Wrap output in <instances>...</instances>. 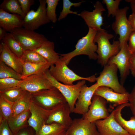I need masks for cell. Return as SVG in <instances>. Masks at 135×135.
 <instances>
[{"label":"cell","mask_w":135,"mask_h":135,"mask_svg":"<svg viewBox=\"0 0 135 135\" xmlns=\"http://www.w3.org/2000/svg\"><path fill=\"white\" fill-rule=\"evenodd\" d=\"M97 31L94 28H88L87 34L78 40L75 49L70 52L60 54V59L67 65L72 58L80 55H87L90 59L97 60L98 46L94 41Z\"/></svg>","instance_id":"6da1fadb"},{"label":"cell","mask_w":135,"mask_h":135,"mask_svg":"<svg viewBox=\"0 0 135 135\" xmlns=\"http://www.w3.org/2000/svg\"><path fill=\"white\" fill-rule=\"evenodd\" d=\"M114 36L102 28L97 31L95 37L94 42L97 44L98 63L102 66L106 65L109 60L117 54L120 50L119 40L114 41L112 44L110 42L109 40Z\"/></svg>","instance_id":"7a4b0ae2"},{"label":"cell","mask_w":135,"mask_h":135,"mask_svg":"<svg viewBox=\"0 0 135 135\" xmlns=\"http://www.w3.org/2000/svg\"><path fill=\"white\" fill-rule=\"evenodd\" d=\"M49 72L52 76L57 81L66 85L73 84L75 81L85 80L90 82L96 81L95 75L87 77L80 76L69 68L67 65L60 59L54 65H51Z\"/></svg>","instance_id":"3957f363"},{"label":"cell","mask_w":135,"mask_h":135,"mask_svg":"<svg viewBox=\"0 0 135 135\" xmlns=\"http://www.w3.org/2000/svg\"><path fill=\"white\" fill-rule=\"evenodd\" d=\"M10 32L18 42L24 52L35 50L48 40L44 35L23 27L15 28Z\"/></svg>","instance_id":"277c9868"},{"label":"cell","mask_w":135,"mask_h":135,"mask_svg":"<svg viewBox=\"0 0 135 135\" xmlns=\"http://www.w3.org/2000/svg\"><path fill=\"white\" fill-rule=\"evenodd\" d=\"M30 94L33 102L47 110H52L61 104L67 102L60 91L54 87Z\"/></svg>","instance_id":"5b68a950"},{"label":"cell","mask_w":135,"mask_h":135,"mask_svg":"<svg viewBox=\"0 0 135 135\" xmlns=\"http://www.w3.org/2000/svg\"><path fill=\"white\" fill-rule=\"evenodd\" d=\"M45 74L52 86L57 88L64 96L72 112H73L80 91L82 86L85 84L86 80H82L75 84L66 85L56 80L50 74L49 70Z\"/></svg>","instance_id":"8992f818"},{"label":"cell","mask_w":135,"mask_h":135,"mask_svg":"<svg viewBox=\"0 0 135 135\" xmlns=\"http://www.w3.org/2000/svg\"><path fill=\"white\" fill-rule=\"evenodd\" d=\"M104 66L100 76L96 78V82L99 86L108 87L119 93L128 92L119 82L117 76L118 69L116 66L114 64H107Z\"/></svg>","instance_id":"52a82bcc"},{"label":"cell","mask_w":135,"mask_h":135,"mask_svg":"<svg viewBox=\"0 0 135 135\" xmlns=\"http://www.w3.org/2000/svg\"><path fill=\"white\" fill-rule=\"evenodd\" d=\"M39 1L40 4L37 10H30L24 18L23 27L24 28L34 30L50 22L46 14V0Z\"/></svg>","instance_id":"ba28073f"},{"label":"cell","mask_w":135,"mask_h":135,"mask_svg":"<svg viewBox=\"0 0 135 135\" xmlns=\"http://www.w3.org/2000/svg\"><path fill=\"white\" fill-rule=\"evenodd\" d=\"M128 9L129 7L128 6L119 9L115 16V21L112 25V29L119 36L120 48L125 42H128L130 35L132 32L126 16Z\"/></svg>","instance_id":"9c48e42d"},{"label":"cell","mask_w":135,"mask_h":135,"mask_svg":"<svg viewBox=\"0 0 135 135\" xmlns=\"http://www.w3.org/2000/svg\"><path fill=\"white\" fill-rule=\"evenodd\" d=\"M131 55L128 42H126L121 47L118 53L109 60L107 64H114L116 66L120 72V84L122 86L129 74L130 60Z\"/></svg>","instance_id":"30bf717a"},{"label":"cell","mask_w":135,"mask_h":135,"mask_svg":"<svg viewBox=\"0 0 135 135\" xmlns=\"http://www.w3.org/2000/svg\"><path fill=\"white\" fill-rule=\"evenodd\" d=\"M18 86L24 91L33 93L54 87L44 74L24 77Z\"/></svg>","instance_id":"8fae6325"},{"label":"cell","mask_w":135,"mask_h":135,"mask_svg":"<svg viewBox=\"0 0 135 135\" xmlns=\"http://www.w3.org/2000/svg\"><path fill=\"white\" fill-rule=\"evenodd\" d=\"M106 101L100 96L94 95L89 110L82 116V118L91 122H94L97 120L107 118L110 114L107 107Z\"/></svg>","instance_id":"7c38bea8"},{"label":"cell","mask_w":135,"mask_h":135,"mask_svg":"<svg viewBox=\"0 0 135 135\" xmlns=\"http://www.w3.org/2000/svg\"><path fill=\"white\" fill-rule=\"evenodd\" d=\"M114 111V110L106 118L94 122L100 135H130L115 120Z\"/></svg>","instance_id":"4fadbf2b"},{"label":"cell","mask_w":135,"mask_h":135,"mask_svg":"<svg viewBox=\"0 0 135 135\" xmlns=\"http://www.w3.org/2000/svg\"><path fill=\"white\" fill-rule=\"evenodd\" d=\"M71 112L69 105L67 102L61 104L50 110V114L45 124H48L55 122L67 129L73 121L70 116Z\"/></svg>","instance_id":"5bb4252c"},{"label":"cell","mask_w":135,"mask_h":135,"mask_svg":"<svg viewBox=\"0 0 135 135\" xmlns=\"http://www.w3.org/2000/svg\"><path fill=\"white\" fill-rule=\"evenodd\" d=\"M99 86L97 82L90 86L86 84L82 87L75 104L73 112L82 116L88 111L94 93Z\"/></svg>","instance_id":"9a60e30c"},{"label":"cell","mask_w":135,"mask_h":135,"mask_svg":"<svg viewBox=\"0 0 135 135\" xmlns=\"http://www.w3.org/2000/svg\"><path fill=\"white\" fill-rule=\"evenodd\" d=\"M94 9L92 12L84 10L79 14L84 20L88 28H94L97 30L102 29L103 24V12L105 10L102 3L99 1L94 5Z\"/></svg>","instance_id":"2e32d148"},{"label":"cell","mask_w":135,"mask_h":135,"mask_svg":"<svg viewBox=\"0 0 135 135\" xmlns=\"http://www.w3.org/2000/svg\"><path fill=\"white\" fill-rule=\"evenodd\" d=\"M29 110L31 115L29 117L28 124L35 132L36 135L42 125L46 124L50 114V110L44 109L39 106L32 101Z\"/></svg>","instance_id":"e0dca14e"},{"label":"cell","mask_w":135,"mask_h":135,"mask_svg":"<svg viewBox=\"0 0 135 135\" xmlns=\"http://www.w3.org/2000/svg\"><path fill=\"white\" fill-rule=\"evenodd\" d=\"M70 135H100L94 122L82 118H75L67 129Z\"/></svg>","instance_id":"ac0fdd59"},{"label":"cell","mask_w":135,"mask_h":135,"mask_svg":"<svg viewBox=\"0 0 135 135\" xmlns=\"http://www.w3.org/2000/svg\"><path fill=\"white\" fill-rule=\"evenodd\" d=\"M129 94H120L114 92L108 87L100 86L95 90L94 95L100 96L112 104L114 106H118L128 102Z\"/></svg>","instance_id":"d6986e66"},{"label":"cell","mask_w":135,"mask_h":135,"mask_svg":"<svg viewBox=\"0 0 135 135\" xmlns=\"http://www.w3.org/2000/svg\"><path fill=\"white\" fill-rule=\"evenodd\" d=\"M24 18L16 14L6 12L0 8V27L10 32L14 29L23 27Z\"/></svg>","instance_id":"ffe728a7"},{"label":"cell","mask_w":135,"mask_h":135,"mask_svg":"<svg viewBox=\"0 0 135 135\" xmlns=\"http://www.w3.org/2000/svg\"><path fill=\"white\" fill-rule=\"evenodd\" d=\"M3 46L2 51L0 52V61L12 68L18 73L22 74L23 62L21 58L12 52L2 41Z\"/></svg>","instance_id":"44dd1931"},{"label":"cell","mask_w":135,"mask_h":135,"mask_svg":"<svg viewBox=\"0 0 135 135\" xmlns=\"http://www.w3.org/2000/svg\"><path fill=\"white\" fill-rule=\"evenodd\" d=\"M53 42L48 40L34 50L43 57L51 65H54L60 59V56L54 50Z\"/></svg>","instance_id":"7402d4cb"},{"label":"cell","mask_w":135,"mask_h":135,"mask_svg":"<svg viewBox=\"0 0 135 135\" xmlns=\"http://www.w3.org/2000/svg\"><path fill=\"white\" fill-rule=\"evenodd\" d=\"M129 106V102H128L118 106L115 109L114 117L116 121L130 135H135V117L133 116L129 120H126L122 117L121 114L122 109Z\"/></svg>","instance_id":"603a6c76"},{"label":"cell","mask_w":135,"mask_h":135,"mask_svg":"<svg viewBox=\"0 0 135 135\" xmlns=\"http://www.w3.org/2000/svg\"><path fill=\"white\" fill-rule=\"evenodd\" d=\"M51 66L47 62L37 63L23 62L22 74L24 77H26L32 75L44 74L49 69Z\"/></svg>","instance_id":"cb8c5ba5"},{"label":"cell","mask_w":135,"mask_h":135,"mask_svg":"<svg viewBox=\"0 0 135 135\" xmlns=\"http://www.w3.org/2000/svg\"><path fill=\"white\" fill-rule=\"evenodd\" d=\"M30 114L29 110L14 116H12L8 121L9 126L15 135L27 126Z\"/></svg>","instance_id":"d4e9b609"},{"label":"cell","mask_w":135,"mask_h":135,"mask_svg":"<svg viewBox=\"0 0 135 135\" xmlns=\"http://www.w3.org/2000/svg\"><path fill=\"white\" fill-rule=\"evenodd\" d=\"M32 101L30 93L26 91L20 98L14 103L12 107L13 116L29 110Z\"/></svg>","instance_id":"484cf974"},{"label":"cell","mask_w":135,"mask_h":135,"mask_svg":"<svg viewBox=\"0 0 135 135\" xmlns=\"http://www.w3.org/2000/svg\"><path fill=\"white\" fill-rule=\"evenodd\" d=\"M67 129L57 123L44 124L36 135H67Z\"/></svg>","instance_id":"4316f807"},{"label":"cell","mask_w":135,"mask_h":135,"mask_svg":"<svg viewBox=\"0 0 135 135\" xmlns=\"http://www.w3.org/2000/svg\"><path fill=\"white\" fill-rule=\"evenodd\" d=\"M2 41L6 44L12 52L21 58L24 51L20 44L12 33H7Z\"/></svg>","instance_id":"83f0119b"},{"label":"cell","mask_w":135,"mask_h":135,"mask_svg":"<svg viewBox=\"0 0 135 135\" xmlns=\"http://www.w3.org/2000/svg\"><path fill=\"white\" fill-rule=\"evenodd\" d=\"M26 91L18 86L0 90V95L9 101L14 103Z\"/></svg>","instance_id":"f1b7e54d"},{"label":"cell","mask_w":135,"mask_h":135,"mask_svg":"<svg viewBox=\"0 0 135 135\" xmlns=\"http://www.w3.org/2000/svg\"><path fill=\"white\" fill-rule=\"evenodd\" d=\"M0 8L9 13L20 15L24 18L26 16L18 0H4L0 5Z\"/></svg>","instance_id":"f546056e"},{"label":"cell","mask_w":135,"mask_h":135,"mask_svg":"<svg viewBox=\"0 0 135 135\" xmlns=\"http://www.w3.org/2000/svg\"><path fill=\"white\" fill-rule=\"evenodd\" d=\"M23 78L22 74L17 72L3 62L0 61V78H12L22 80Z\"/></svg>","instance_id":"4dcf8cb0"},{"label":"cell","mask_w":135,"mask_h":135,"mask_svg":"<svg viewBox=\"0 0 135 135\" xmlns=\"http://www.w3.org/2000/svg\"><path fill=\"white\" fill-rule=\"evenodd\" d=\"M21 58L23 62L37 63L47 62L40 54L34 50L24 51Z\"/></svg>","instance_id":"1f68e13d"},{"label":"cell","mask_w":135,"mask_h":135,"mask_svg":"<svg viewBox=\"0 0 135 135\" xmlns=\"http://www.w3.org/2000/svg\"><path fill=\"white\" fill-rule=\"evenodd\" d=\"M13 103L0 95V113L7 121L13 116Z\"/></svg>","instance_id":"d6a6232c"},{"label":"cell","mask_w":135,"mask_h":135,"mask_svg":"<svg viewBox=\"0 0 135 135\" xmlns=\"http://www.w3.org/2000/svg\"><path fill=\"white\" fill-rule=\"evenodd\" d=\"M62 2V9L58 18V21H60L65 18L69 14H73L78 15L79 14H78L77 12H74L71 10V8L73 6L75 7H79L84 1H83L79 2L73 3L69 0H63Z\"/></svg>","instance_id":"836d02e7"},{"label":"cell","mask_w":135,"mask_h":135,"mask_svg":"<svg viewBox=\"0 0 135 135\" xmlns=\"http://www.w3.org/2000/svg\"><path fill=\"white\" fill-rule=\"evenodd\" d=\"M59 0H46V14L50 21L55 23L58 20L56 10Z\"/></svg>","instance_id":"e575fe53"},{"label":"cell","mask_w":135,"mask_h":135,"mask_svg":"<svg viewBox=\"0 0 135 135\" xmlns=\"http://www.w3.org/2000/svg\"><path fill=\"white\" fill-rule=\"evenodd\" d=\"M121 0H103L102 3L106 5L108 10V16L111 15L114 17L119 9L118 7Z\"/></svg>","instance_id":"d590c367"},{"label":"cell","mask_w":135,"mask_h":135,"mask_svg":"<svg viewBox=\"0 0 135 135\" xmlns=\"http://www.w3.org/2000/svg\"><path fill=\"white\" fill-rule=\"evenodd\" d=\"M21 80L12 78H0V90L18 86Z\"/></svg>","instance_id":"8d00e7d4"},{"label":"cell","mask_w":135,"mask_h":135,"mask_svg":"<svg viewBox=\"0 0 135 135\" xmlns=\"http://www.w3.org/2000/svg\"><path fill=\"white\" fill-rule=\"evenodd\" d=\"M0 135H15L10 128L7 120L4 118L0 123Z\"/></svg>","instance_id":"74e56055"},{"label":"cell","mask_w":135,"mask_h":135,"mask_svg":"<svg viewBox=\"0 0 135 135\" xmlns=\"http://www.w3.org/2000/svg\"><path fill=\"white\" fill-rule=\"evenodd\" d=\"M22 10L26 16L30 11V6L34 4V0H18Z\"/></svg>","instance_id":"f35d334b"},{"label":"cell","mask_w":135,"mask_h":135,"mask_svg":"<svg viewBox=\"0 0 135 135\" xmlns=\"http://www.w3.org/2000/svg\"><path fill=\"white\" fill-rule=\"evenodd\" d=\"M128 102L133 116L135 117V84L132 92L129 94Z\"/></svg>","instance_id":"ab89813d"},{"label":"cell","mask_w":135,"mask_h":135,"mask_svg":"<svg viewBox=\"0 0 135 135\" xmlns=\"http://www.w3.org/2000/svg\"><path fill=\"white\" fill-rule=\"evenodd\" d=\"M128 48L130 54H135V32L132 31L129 37Z\"/></svg>","instance_id":"60d3db41"},{"label":"cell","mask_w":135,"mask_h":135,"mask_svg":"<svg viewBox=\"0 0 135 135\" xmlns=\"http://www.w3.org/2000/svg\"><path fill=\"white\" fill-rule=\"evenodd\" d=\"M130 68L132 74L135 77V54L131 56L130 60Z\"/></svg>","instance_id":"b9f144b4"},{"label":"cell","mask_w":135,"mask_h":135,"mask_svg":"<svg viewBox=\"0 0 135 135\" xmlns=\"http://www.w3.org/2000/svg\"><path fill=\"white\" fill-rule=\"evenodd\" d=\"M128 19L132 31L135 32V14L132 13L129 15Z\"/></svg>","instance_id":"7bdbcfd3"},{"label":"cell","mask_w":135,"mask_h":135,"mask_svg":"<svg viewBox=\"0 0 135 135\" xmlns=\"http://www.w3.org/2000/svg\"><path fill=\"white\" fill-rule=\"evenodd\" d=\"M15 135H34L28 130L23 129L18 132Z\"/></svg>","instance_id":"ee69618b"},{"label":"cell","mask_w":135,"mask_h":135,"mask_svg":"<svg viewBox=\"0 0 135 135\" xmlns=\"http://www.w3.org/2000/svg\"><path fill=\"white\" fill-rule=\"evenodd\" d=\"M4 28L0 27V40L2 41L6 36L7 33Z\"/></svg>","instance_id":"f6af8a7d"},{"label":"cell","mask_w":135,"mask_h":135,"mask_svg":"<svg viewBox=\"0 0 135 135\" xmlns=\"http://www.w3.org/2000/svg\"><path fill=\"white\" fill-rule=\"evenodd\" d=\"M125 1L130 3L132 13L135 14V0H126Z\"/></svg>","instance_id":"bcb514c9"},{"label":"cell","mask_w":135,"mask_h":135,"mask_svg":"<svg viewBox=\"0 0 135 135\" xmlns=\"http://www.w3.org/2000/svg\"><path fill=\"white\" fill-rule=\"evenodd\" d=\"M67 135H70L68 134Z\"/></svg>","instance_id":"7dc6e473"}]
</instances>
